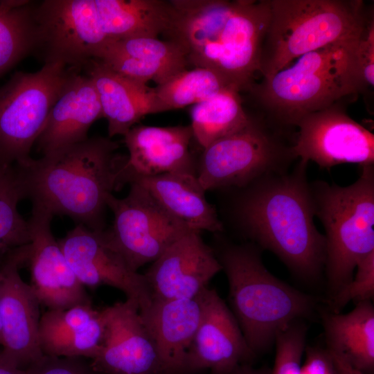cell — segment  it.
Masks as SVG:
<instances>
[{
    "instance_id": "cell-1",
    "label": "cell",
    "mask_w": 374,
    "mask_h": 374,
    "mask_svg": "<svg viewBox=\"0 0 374 374\" xmlns=\"http://www.w3.org/2000/svg\"><path fill=\"white\" fill-rule=\"evenodd\" d=\"M308 163L262 177L238 189L232 205L244 236L276 254L299 278L317 282L324 271L326 238L314 223Z\"/></svg>"
},
{
    "instance_id": "cell-2",
    "label": "cell",
    "mask_w": 374,
    "mask_h": 374,
    "mask_svg": "<svg viewBox=\"0 0 374 374\" xmlns=\"http://www.w3.org/2000/svg\"><path fill=\"white\" fill-rule=\"evenodd\" d=\"M168 35L189 64L208 69L240 92L260 75L262 46L271 17L269 0H174Z\"/></svg>"
},
{
    "instance_id": "cell-3",
    "label": "cell",
    "mask_w": 374,
    "mask_h": 374,
    "mask_svg": "<svg viewBox=\"0 0 374 374\" xmlns=\"http://www.w3.org/2000/svg\"><path fill=\"white\" fill-rule=\"evenodd\" d=\"M118 148L110 138L94 136L13 168L33 205L101 231L107 199L125 184L127 157Z\"/></svg>"
},
{
    "instance_id": "cell-4",
    "label": "cell",
    "mask_w": 374,
    "mask_h": 374,
    "mask_svg": "<svg viewBox=\"0 0 374 374\" xmlns=\"http://www.w3.org/2000/svg\"><path fill=\"white\" fill-rule=\"evenodd\" d=\"M213 250L228 279L229 308L255 354L270 348L292 322L312 317L315 298L271 274L256 245L224 243Z\"/></svg>"
},
{
    "instance_id": "cell-5",
    "label": "cell",
    "mask_w": 374,
    "mask_h": 374,
    "mask_svg": "<svg viewBox=\"0 0 374 374\" xmlns=\"http://www.w3.org/2000/svg\"><path fill=\"white\" fill-rule=\"evenodd\" d=\"M357 39L303 55L294 64L262 78L248 92L274 121L296 126L305 115L359 93L353 66Z\"/></svg>"
},
{
    "instance_id": "cell-6",
    "label": "cell",
    "mask_w": 374,
    "mask_h": 374,
    "mask_svg": "<svg viewBox=\"0 0 374 374\" xmlns=\"http://www.w3.org/2000/svg\"><path fill=\"white\" fill-rule=\"evenodd\" d=\"M260 60L269 77L308 53L359 38L373 8L361 0H269Z\"/></svg>"
},
{
    "instance_id": "cell-7",
    "label": "cell",
    "mask_w": 374,
    "mask_h": 374,
    "mask_svg": "<svg viewBox=\"0 0 374 374\" xmlns=\"http://www.w3.org/2000/svg\"><path fill=\"white\" fill-rule=\"evenodd\" d=\"M361 168L347 186L310 183L314 215L326 232L329 301L350 282L357 262L374 251V165Z\"/></svg>"
},
{
    "instance_id": "cell-8",
    "label": "cell",
    "mask_w": 374,
    "mask_h": 374,
    "mask_svg": "<svg viewBox=\"0 0 374 374\" xmlns=\"http://www.w3.org/2000/svg\"><path fill=\"white\" fill-rule=\"evenodd\" d=\"M296 159L292 145L266 120L251 116L244 127L203 149L196 176L206 191L238 189L262 177L289 170Z\"/></svg>"
},
{
    "instance_id": "cell-9",
    "label": "cell",
    "mask_w": 374,
    "mask_h": 374,
    "mask_svg": "<svg viewBox=\"0 0 374 374\" xmlns=\"http://www.w3.org/2000/svg\"><path fill=\"white\" fill-rule=\"evenodd\" d=\"M71 72L62 62H45L34 73L16 72L0 87V168L30 158Z\"/></svg>"
},
{
    "instance_id": "cell-10",
    "label": "cell",
    "mask_w": 374,
    "mask_h": 374,
    "mask_svg": "<svg viewBox=\"0 0 374 374\" xmlns=\"http://www.w3.org/2000/svg\"><path fill=\"white\" fill-rule=\"evenodd\" d=\"M129 184L126 197L108 196L107 206L114 219L104 233L130 269L138 271L193 230L171 217L144 187L135 182Z\"/></svg>"
},
{
    "instance_id": "cell-11",
    "label": "cell",
    "mask_w": 374,
    "mask_h": 374,
    "mask_svg": "<svg viewBox=\"0 0 374 374\" xmlns=\"http://www.w3.org/2000/svg\"><path fill=\"white\" fill-rule=\"evenodd\" d=\"M37 46L45 62L74 69L96 59L110 42L95 0H45L35 7Z\"/></svg>"
},
{
    "instance_id": "cell-12",
    "label": "cell",
    "mask_w": 374,
    "mask_h": 374,
    "mask_svg": "<svg viewBox=\"0 0 374 374\" xmlns=\"http://www.w3.org/2000/svg\"><path fill=\"white\" fill-rule=\"evenodd\" d=\"M295 157L321 168L343 163L374 165V135L345 112L342 103L308 114L296 124Z\"/></svg>"
},
{
    "instance_id": "cell-13",
    "label": "cell",
    "mask_w": 374,
    "mask_h": 374,
    "mask_svg": "<svg viewBox=\"0 0 374 374\" xmlns=\"http://www.w3.org/2000/svg\"><path fill=\"white\" fill-rule=\"evenodd\" d=\"M25 264L22 247L7 251L0 268V310L2 349L0 356L6 363L26 369L44 355L39 341V305L31 285L20 276Z\"/></svg>"
},
{
    "instance_id": "cell-14",
    "label": "cell",
    "mask_w": 374,
    "mask_h": 374,
    "mask_svg": "<svg viewBox=\"0 0 374 374\" xmlns=\"http://www.w3.org/2000/svg\"><path fill=\"white\" fill-rule=\"evenodd\" d=\"M104 231H93L78 224L57 240L69 267L83 285L96 288L108 285L136 301L139 312L147 310L152 296L143 274L130 269L109 244Z\"/></svg>"
},
{
    "instance_id": "cell-15",
    "label": "cell",
    "mask_w": 374,
    "mask_h": 374,
    "mask_svg": "<svg viewBox=\"0 0 374 374\" xmlns=\"http://www.w3.org/2000/svg\"><path fill=\"white\" fill-rule=\"evenodd\" d=\"M196 298L202 314L186 355L184 374L207 369L211 374H231L240 365L249 364L256 354L217 291L208 286Z\"/></svg>"
},
{
    "instance_id": "cell-16",
    "label": "cell",
    "mask_w": 374,
    "mask_h": 374,
    "mask_svg": "<svg viewBox=\"0 0 374 374\" xmlns=\"http://www.w3.org/2000/svg\"><path fill=\"white\" fill-rule=\"evenodd\" d=\"M53 217L44 208L33 205L28 221L30 242L26 244V261L30 270V285L40 303L48 310L91 303L52 233Z\"/></svg>"
},
{
    "instance_id": "cell-17",
    "label": "cell",
    "mask_w": 374,
    "mask_h": 374,
    "mask_svg": "<svg viewBox=\"0 0 374 374\" xmlns=\"http://www.w3.org/2000/svg\"><path fill=\"white\" fill-rule=\"evenodd\" d=\"M103 346L91 362L101 374H162L154 344L140 315L138 303L127 299L101 310Z\"/></svg>"
},
{
    "instance_id": "cell-18",
    "label": "cell",
    "mask_w": 374,
    "mask_h": 374,
    "mask_svg": "<svg viewBox=\"0 0 374 374\" xmlns=\"http://www.w3.org/2000/svg\"><path fill=\"white\" fill-rule=\"evenodd\" d=\"M222 267L200 232L190 231L169 247L143 274L152 301L193 299Z\"/></svg>"
},
{
    "instance_id": "cell-19",
    "label": "cell",
    "mask_w": 374,
    "mask_h": 374,
    "mask_svg": "<svg viewBox=\"0 0 374 374\" xmlns=\"http://www.w3.org/2000/svg\"><path fill=\"white\" fill-rule=\"evenodd\" d=\"M190 125H135L123 135L128 150L124 179L168 173L196 175L197 163L190 151Z\"/></svg>"
},
{
    "instance_id": "cell-20",
    "label": "cell",
    "mask_w": 374,
    "mask_h": 374,
    "mask_svg": "<svg viewBox=\"0 0 374 374\" xmlns=\"http://www.w3.org/2000/svg\"><path fill=\"white\" fill-rule=\"evenodd\" d=\"M100 118L101 105L91 79L72 70L36 141L38 150L46 155L87 140L89 128Z\"/></svg>"
},
{
    "instance_id": "cell-21",
    "label": "cell",
    "mask_w": 374,
    "mask_h": 374,
    "mask_svg": "<svg viewBox=\"0 0 374 374\" xmlns=\"http://www.w3.org/2000/svg\"><path fill=\"white\" fill-rule=\"evenodd\" d=\"M96 60L137 82L161 84L187 69L186 51L177 42L154 37H129L109 42Z\"/></svg>"
},
{
    "instance_id": "cell-22",
    "label": "cell",
    "mask_w": 374,
    "mask_h": 374,
    "mask_svg": "<svg viewBox=\"0 0 374 374\" xmlns=\"http://www.w3.org/2000/svg\"><path fill=\"white\" fill-rule=\"evenodd\" d=\"M85 66L107 121L109 138L123 136L146 115L163 112L154 88L115 72L96 59Z\"/></svg>"
},
{
    "instance_id": "cell-23",
    "label": "cell",
    "mask_w": 374,
    "mask_h": 374,
    "mask_svg": "<svg viewBox=\"0 0 374 374\" xmlns=\"http://www.w3.org/2000/svg\"><path fill=\"white\" fill-rule=\"evenodd\" d=\"M139 312L154 344L162 374H184L186 355L201 319L197 299L154 300Z\"/></svg>"
},
{
    "instance_id": "cell-24",
    "label": "cell",
    "mask_w": 374,
    "mask_h": 374,
    "mask_svg": "<svg viewBox=\"0 0 374 374\" xmlns=\"http://www.w3.org/2000/svg\"><path fill=\"white\" fill-rule=\"evenodd\" d=\"M105 323L91 303L48 310L40 317L39 341L45 355L93 359L103 346Z\"/></svg>"
},
{
    "instance_id": "cell-25",
    "label": "cell",
    "mask_w": 374,
    "mask_h": 374,
    "mask_svg": "<svg viewBox=\"0 0 374 374\" xmlns=\"http://www.w3.org/2000/svg\"><path fill=\"white\" fill-rule=\"evenodd\" d=\"M144 187L174 219L190 230L222 232L223 224L209 204L195 175L168 173L152 177H133L127 183Z\"/></svg>"
},
{
    "instance_id": "cell-26",
    "label": "cell",
    "mask_w": 374,
    "mask_h": 374,
    "mask_svg": "<svg viewBox=\"0 0 374 374\" xmlns=\"http://www.w3.org/2000/svg\"><path fill=\"white\" fill-rule=\"evenodd\" d=\"M326 347L365 374L374 368V307L359 302L346 314L330 310L321 314Z\"/></svg>"
},
{
    "instance_id": "cell-27",
    "label": "cell",
    "mask_w": 374,
    "mask_h": 374,
    "mask_svg": "<svg viewBox=\"0 0 374 374\" xmlns=\"http://www.w3.org/2000/svg\"><path fill=\"white\" fill-rule=\"evenodd\" d=\"M103 30L110 42L129 37L158 38L170 31V1L95 0Z\"/></svg>"
},
{
    "instance_id": "cell-28",
    "label": "cell",
    "mask_w": 374,
    "mask_h": 374,
    "mask_svg": "<svg viewBox=\"0 0 374 374\" xmlns=\"http://www.w3.org/2000/svg\"><path fill=\"white\" fill-rule=\"evenodd\" d=\"M240 93L236 88L229 87L191 107L190 125L193 139L203 149L240 130L249 121L251 116L243 107Z\"/></svg>"
},
{
    "instance_id": "cell-29",
    "label": "cell",
    "mask_w": 374,
    "mask_h": 374,
    "mask_svg": "<svg viewBox=\"0 0 374 374\" xmlns=\"http://www.w3.org/2000/svg\"><path fill=\"white\" fill-rule=\"evenodd\" d=\"M35 3L0 0V75L37 46Z\"/></svg>"
},
{
    "instance_id": "cell-30",
    "label": "cell",
    "mask_w": 374,
    "mask_h": 374,
    "mask_svg": "<svg viewBox=\"0 0 374 374\" xmlns=\"http://www.w3.org/2000/svg\"><path fill=\"white\" fill-rule=\"evenodd\" d=\"M229 87L233 86L217 73L195 67L181 71L154 89L166 112L199 103Z\"/></svg>"
},
{
    "instance_id": "cell-31",
    "label": "cell",
    "mask_w": 374,
    "mask_h": 374,
    "mask_svg": "<svg viewBox=\"0 0 374 374\" xmlns=\"http://www.w3.org/2000/svg\"><path fill=\"white\" fill-rule=\"evenodd\" d=\"M24 198L13 166L0 168V251L30 242L28 222L17 210L19 202Z\"/></svg>"
},
{
    "instance_id": "cell-32",
    "label": "cell",
    "mask_w": 374,
    "mask_h": 374,
    "mask_svg": "<svg viewBox=\"0 0 374 374\" xmlns=\"http://www.w3.org/2000/svg\"><path fill=\"white\" fill-rule=\"evenodd\" d=\"M308 327L305 320L290 323L275 339L276 355L271 374H300Z\"/></svg>"
},
{
    "instance_id": "cell-33",
    "label": "cell",
    "mask_w": 374,
    "mask_h": 374,
    "mask_svg": "<svg viewBox=\"0 0 374 374\" xmlns=\"http://www.w3.org/2000/svg\"><path fill=\"white\" fill-rule=\"evenodd\" d=\"M355 276L329 302L330 311L339 312L350 301H371L374 296V251L360 260Z\"/></svg>"
},
{
    "instance_id": "cell-34",
    "label": "cell",
    "mask_w": 374,
    "mask_h": 374,
    "mask_svg": "<svg viewBox=\"0 0 374 374\" xmlns=\"http://www.w3.org/2000/svg\"><path fill=\"white\" fill-rule=\"evenodd\" d=\"M353 66L359 93H366L374 85V18L368 19L353 53Z\"/></svg>"
},
{
    "instance_id": "cell-35",
    "label": "cell",
    "mask_w": 374,
    "mask_h": 374,
    "mask_svg": "<svg viewBox=\"0 0 374 374\" xmlns=\"http://www.w3.org/2000/svg\"><path fill=\"white\" fill-rule=\"evenodd\" d=\"M26 371L27 374H101L85 357L45 355Z\"/></svg>"
},
{
    "instance_id": "cell-36",
    "label": "cell",
    "mask_w": 374,
    "mask_h": 374,
    "mask_svg": "<svg viewBox=\"0 0 374 374\" xmlns=\"http://www.w3.org/2000/svg\"><path fill=\"white\" fill-rule=\"evenodd\" d=\"M305 362L300 374H339L333 357L326 348L308 346L305 348Z\"/></svg>"
},
{
    "instance_id": "cell-37",
    "label": "cell",
    "mask_w": 374,
    "mask_h": 374,
    "mask_svg": "<svg viewBox=\"0 0 374 374\" xmlns=\"http://www.w3.org/2000/svg\"><path fill=\"white\" fill-rule=\"evenodd\" d=\"M328 350L333 357L339 374H365L363 372L352 366L347 361L345 360L343 357H341L337 353L330 349Z\"/></svg>"
},
{
    "instance_id": "cell-38",
    "label": "cell",
    "mask_w": 374,
    "mask_h": 374,
    "mask_svg": "<svg viewBox=\"0 0 374 374\" xmlns=\"http://www.w3.org/2000/svg\"><path fill=\"white\" fill-rule=\"evenodd\" d=\"M231 374H271V370L265 367L256 368L250 364H243L238 366Z\"/></svg>"
},
{
    "instance_id": "cell-39",
    "label": "cell",
    "mask_w": 374,
    "mask_h": 374,
    "mask_svg": "<svg viewBox=\"0 0 374 374\" xmlns=\"http://www.w3.org/2000/svg\"><path fill=\"white\" fill-rule=\"evenodd\" d=\"M0 374H27V372L26 369H21L6 363L0 356Z\"/></svg>"
},
{
    "instance_id": "cell-40",
    "label": "cell",
    "mask_w": 374,
    "mask_h": 374,
    "mask_svg": "<svg viewBox=\"0 0 374 374\" xmlns=\"http://www.w3.org/2000/svg\"><path fill=\"white\" fill-rule=\"evenodd\" d=\"M0 279H1V274H0ZM2 344V326H1V310H0V346H1Z\"/></svg>"
}]
</instances>
